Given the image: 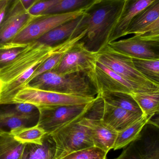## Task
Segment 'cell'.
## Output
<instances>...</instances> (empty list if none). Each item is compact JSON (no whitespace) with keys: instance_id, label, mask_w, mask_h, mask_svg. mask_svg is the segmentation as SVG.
<instances>
[{"instance_id":"14","label":"cell","mask_w":159,"mask_h":159,"mask_svg":"<svg viewBox=\"0 0 159 159\" xmlns=\"http://www.w3.org/2000/svg\"><path fill=\"white\" fill-rule=\"evenodd\" d=\"M84 14L54 28L35 41L53 47L79 35L84 31L81 26Z\"/></svg>"},{"instance_id":"22","label":"cell","mask_w":159,"mask_h":159,"mask_svg":"<svg viewBox=\"0 0 159 159\" xmlns=\"http://www.w3.org/2000/svg\"><path fill=\"white\" fill-rule=\"evenodd\" d=\"M143 115L153 117L159 109V89L149 92L134 93L131 94Z\"/></svg>"},{"instance_id":"34","label":"cell","mask_w":159,"mask_h":159,"mask_svg":"<svg viewBox=\"0 0 159 159\" xmlns=\"http://www.w3.org/2000/svg\"><path fill=\"white\" fill-rule=\"evenodd\" d=\"M25 10L28 11L36 2L41 0H18Z\"/></svg>"},{"instance_id":"19","label":"cell","mask_w":159,"mask_h":159,"mask_svg":"<svg viewBox=\"0 0 159 159\" xmlns=\"http://www.w3.org/2000/svg\"><path fill=\"white\" fill-rule=\"evenodd\" d=\"M56 146L51 135L46 134L41 144H26L21 159H53Z\"/></svg>"},{"instance_id":"23","label":"cell","mask_w":159,"mask_h":159,"mask_svg":"<svg viewBox=\"0 0 159 159\" xmlns=\"http://www.w3.org/2000/svg\"><path fill=\"white\" fill-rule=\"evenodd\" d=\"M15 139L20 143L41 144L46 133L37 124L9 131Z\"/></svg>"},{"instance_id":"2","label":"cell","mask_w":159,"mask_h":159,"mask_svg":"<svg viewBox=\"0 0 159 159\" xmlns=\"http://www.w3.org/2000/svg\"><path fill=\"white\" fill-rule=\"evenodd\" d=\"M125 0H99L84 13L86 34L79 41L87 50L98 53L108 45Z\"/></svg>"},{"instance_id":"33","label":"cell","mask_w":159,"mask_h":159,"mask_svg":"<svg viewBox=\"0 0 159 159\" xmlns=\"http://www.w3.org/2000/svg\"><path fill=\"white\" fill-rule=\"evenodd\" d=\"M159 31V18L155 21L154 23L147 27L144 30L142 31L141 33L135 35H140V34H148L153 33ZM135 35V34H134Z\"/></svg>"},{"instance_id":"35","label":"cell","mask_w":159,"mask_h":159,"mask_svg":"<svg viewBox=\"0 0 159 159\" xmlns=\"http://www.w3.org/2000/svg\"><path fill=\"white\" fill-rule=\"evenodd\" d=\"M148 124H151L159 129V109L155 116L149 120Z\"/></svg>"},{"instance_id":"4","label":"cell","mask_w":159,"mask_h":159,"mask_svg":"<svg viewBox=\"0 0 159 159\" xmlns=\"http://www.w3.org/2000/svg\"><path fill=\"white\" fill-rule=\"evenodd\" d=\"M100 62L124 79L133 84L140 92H149L159 89V87L147 79L135 67L131 57L106 47L97 53Z\"/></svg>"},{"instance_id":"13","label":"cell","mask_w":159,"mask_h":159,"mask_svg":"<svg viewBox=\"0 0 159 159\" xmlns=\"http://www.w3.org/2000/svg\"><path fill=\"white\" fill-rule=\"evenodd\" d=\"M79 122L89 129L94 146L107 153L114 148L118 133L116 130L100 119L85 116Z\"/></svg>"},{"instance_id":"24","label":"cell","mask_w":159,"mask_h":159,"mask_svg":"<svg viewBox=\"0 0 159 159\" xmlns=\"http://www.w3.org/2000/svg\"><path fill=\"white\" fill-rule=\"evenodd\" d=\"M34 120L22 116L13 108L0 110V129L11 131L18 128L29 127Z\"/></svg>"},{"instance_id":"7","label":"cell","mask_w":159,"mask_h":159,"mask_svg":"<svg viewBox=\"0 0 159 159\" xmlns=\"http://www.w3.org/2000/svg\"><path fill=\"white\" fill-rule=\"evenodd\" d=\"M85 11L79 10L35 16L10 43L2 48L27 44L36 41L52 29L81 16Z\"/></svg>"},{"instance_id":"25","label":"cell","mask_w":159,"mask_h":159,"mask_svg":"<svg viewBox=\"0 0 159 159\" xmlns=\"http://www.w3.org/2000/svg\"><path fill=\"white\" fill-rule=\"evenodd\" d=\"M98 1L99 0H62L47 11L44 15L86 10Z\"/></svg>"},{"instance_id":"36","label":"cell","mask_w":159,"mask_h":159,"mask_svg":"<svg viewBox=\"0 0 159 159\" xmlns=\"http://www.w3.org/2000/svg\"><path fill=\"white\" fill-rule=\"evenodd\" d=\"M13 0H0V12L5 7L10 5Z\"/></svg>"},{"instance_id":"3","label":"cell","mask_w":159,"mask_h":159,"mask_svg":"<svg viewBox=\"0 0 159 159\" xmlns=\"http://www.w3.org/2000/svg\"><path fill=\"white\" fill-rule=\"evenodd\" d=\"M93 72L60 74L50 71L35 77L28 85L40 89L95 98L99 91L93 80Z\"/></svg>"},{"instance_id":"6","label":"cell","mask_w":159,"mask_h":159,"mask_svg":"<svg viewBox=\"0 0 159 159\" xmlns=\"http://www.w3.org/2000/svg\"><path fill=\"white\" fill-rule=\"evenodd\" d=\"M95 98L40 89L27 85L16 94L12 104H31L39 110L44 107L59 106L86 104L94 101Z\"/></svg>"},{"instance_id":"29","label":"cell","mask_w":159,"mask_h":159,"mask_svg":"<svg viewBox=\"0 0 159 159\" xmlns=\"http://www.w3.org/2000/svg\"><path fill=\"white\" fill-rule=\"evenodd\" d=\"M62 0H41L31 7L28 12L34 16L44 15L47 11Z\"/></svg>"},{"instance_id":"27","label":"cell","mask_w":159,"mask_h":159,"mask_svg":"<svg viewBox=\"0 0 159 159\" xmlns=\"http://www.w3.org/2000/svg\"><path fill=\"white\" fill-rule=\"evenodd\" d=\"M107 153L95 146L71 153L60 159H107Z\"/></svg>"},{"instance_id":"30","label":"cell","mask_w":159,"mask_h":159,"mask_svg":"<svg viewBox=\"0 0 159 159\" xmlns=\"http://www.w3.org/2000/svg\"><path fill=\"white\" fill-rule=\"evenodd\" d=\"M13 109L20 115L29 117L33 119L39 120V111L37 107L29 103L16 104Z\"/></svg>"},{"instance_id":"9","label":"cell","mask_w":159,"mask_h":159,"mask_svg":"<svg viewBox=\"0 0 159 159\" xmlns=\"http://www.w3.org/2000/svg\"><path fill=\"white\" fill-rule=\"evenodd\" d=\"M97 53L87 50L79 42L68 50L58 65L52 71L60 74L94 71Z\"/></svg>"},{"instance_id":"10","label":"cell","mask_w":159,"mask_h":159,"mask_svg":"<svg viewBox=\"0 0 159 159\" xmlns=\"http://www.w3.org/2000/svg\"><path fill=\"white\" fill-rule=\"evenodd\" d=\"M34 17L18 0H13L0 24V48L10 43Z\"/></svg>"},{"instance_id":"32","label":"cell","mask_w":159,"mask_h":159,"mask_svg":"<svg viewBox=\"0 0 159 159\" xmlns=\"http://www.w3.org/2000/svg\"><path fill=\"white\" fill-rule=\"evenodd\" d=\"M134 36L140 40L149 41L159 46V31L148 34L134 35Z\"/></svg>"},{"instance_id":"12","label":"cell","mask_w":159,"mask_h":159,"mask_svg":"<svg viewBox=\"0 0 159 159\" xmlns=\"http://www.w3.org/2000/svg\"><path fill=\"white\" fill-rule=\"evenodd\" d=\"M93 80L99 94L115 92L132 94L140 92L137 87L102 63L97 61L93 72Z\"/></svg>"},{"instance_id":"5","label":"cell","mask_w":159,"mask_h":159,"mask_svg":"<svg viewBox=\"0 0 159 159\" xmlns=\"http://www.w3.org/2000/svg\"><path fill=\"white\" fill-rule=\"evenodd\" d=\"M95 100L86 104L59 106L39 109L37 125L45 131L47 134L50 135L83 118L91 108Z\"/></svg>"},{"instance_id":"1","label":"cell","mask_w":159,"mask_h":159,"mask_svg":"<svg viewBox=\"0 0 159 159\" xmlns=\"http://www.w3.org/2000/svg\"><path fill=\"white\" fill-rule=\"evenodd\" d=\"M67 41L53 47L46 46L37 41L29 43L14 59L1 67L0 105L12 104L16 94L28 85L39 66L61 49Z\"/></svg>"},{"instance_id":"17","label":"cell","mask_w":159,"mask_h":159,"mask_svg":"<svg viewBox=\"0 0 159 159\" xmlns=\"http://www.w3.org/2000/svg\"><path fill=\"white\" fill-rule=\"evenodd\" d=\"M159 18V0H155L140 12L130 23L126 35L138 34Z\"/></svg>"},{"instance_id":"11","label":"cell","mask_w":159,"mask_h":159,"mask_svg":"<svg viewBox=\"0 0 159 159\" xmlns=\"http://www.w3.org/2000/svg\"><path fill=\"white\" fill-rule=\"evenodd\" d=\"M108 47L116 52L132 58L153 60L159 59V46L149 41L140 40L134 36L109 43Z\"/></svg>"},{"instance_id":"20","label":"cell","mask_w":159,"mask_h":159,"mask_svg":"<svg viewBox=\"0 0 159 159\" xmlns=\"http://www.w3.org/2000/svg\"><path fill=\"white\" fill-rule=\"evenodd\" d=\"M26 144L17 141L9 131L0 129V159H22Z\"/></svg>"},{"instance_id":"26","label":"cell","mask_w":159,"mask_h":159,"mask_svg":"<svg viewBox=\"0 0 159 159\" xmlns=\"http://www.w3.org/2000/svg\"><path fill=\"white\" fill-rule=\"evenodd\" d=\"M133 59L137 70L148 79L159 87V59L153 60Z\"/></svg>"},{"instance_id":"18","label":"cell","mask_w":159,"mask_h":159,"mask_svg":"<svg viewBox=\"0 0 159 159\" xmlns=\"http://www.w3.org/2000/svg\"><path fill=\"white\" fill-rule=\"evenodd\" d=\"M152 118L143 115L140 119L119 132L113 149L117 150L124 148L139 139L141 137L142 130Z\"/></svg>"},{"instance_id":"16","label":"cell","mask_w":159,"mask_h":159,"mask_svg":"<svg viewBox=\"0 0 159 159\" xmlns=\"http://www.w3.org/2000/svg\"><path fill=\"white\" fill-rule=\"evenodd\" d=\"M155 0H125L120 16L111 33L109 43L126 36L127 29L132 20Z\"/></svg>"},{"instance_id":"31","label":"cell","mask_w":159,"mask_h":159,"mask_svg":"<svg viewBox=\"0 0 159 159\" xmlns=\"http://www.w3.org/2000/svg\"><path fill=\"white\" fill-rule=\"evenodd\" d=\"M146 152L140 154L136 146V152L138 159H159V145L151 144Z\"/></svg>"},{"instance_id":"28","label":"cell","mask_w":159,"mask_h":159,"mask_svg":"<svg viewBox=\"0 0 159 159\" xmlns=\"http://www.w3.org/2000/svg\"><path fill=\"white\" fill-rule=\"evenodd\" d=\"M27 44L0 48V68L14 59Z\"/></svg>"},{"instance_id":"8","label":"cell","mask_w":159,"mask_h":159,"mask_svg":"<svg viewBox=\"0 0 159 159\" xmlns=\"http://www.w3.org/2000/svg\"><path fill=\"white\" fill-rule=\"evenodd\" d=\"M50 135L56 146L53 159H60L71 153L94 146L89 129L79 121L65 126Z\"/></svg>"},{"instance_id":"15","label":"cell","mask_w":159,"mask_h":159,"mask_svg":"<svg viewBox=\"0 0 159 159\" xmlns=\"http://www.w3.org/2000/svg\"><path fill=\"white\" fill-rule=\"evenodd\" d=\"M143 116V114L114 106L104 101L101 119L119 132L140 119Z\"/></svg>"},{"instance_id":"21","label":"cell","mask_w":159,"mask_h":159,"mask_svg":"<svg viewBox=\"0 0 159 159\" xmlns=\"http://www.w3.org/2000/svg\"><path fill=\"white\" fill-rule=\"evenodd\" d=\"M98 95L104 102L109 104L132 112L143 114L141 108L130 94L115 92H103Z\"/></svg>"}]
</instances>
